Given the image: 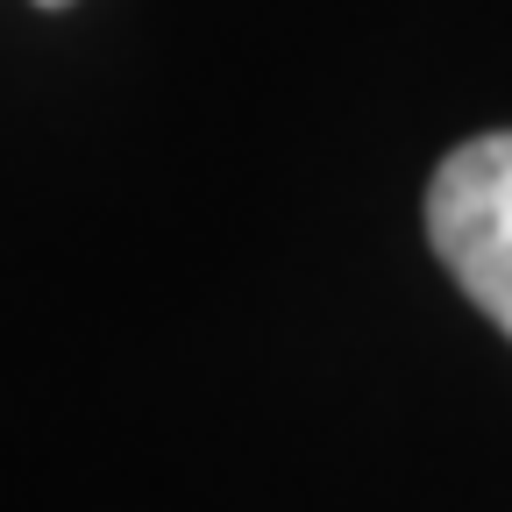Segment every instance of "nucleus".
I'll list each match as a JSON object with an SVG mask.
<instances>
[{
  "instance_id": "f257e3e1",
  "label": "nucleus",
  "mask_w": 512,
  "mask_h": 512,
  "mask_svg": "<svg viewBox=\"0 0 512 512\" xmlns=\"http://www.w3.org/2000/svg\"><path fill=\"white\" fill-rule=\"evenodd\" d=\"M427 242L491 328L512 335V128L448 150L427 185Z\"/></svg>"
},
{
  "instance_id": "f03ea898",
  "label": "nucleus",
  "mask_w": 512,
  "mask_h": 512,
  "mask_svg": "<svg viewBox=\"0 0 512 512\" xmlns=\"http://www.w3.org/2000/svg\"><path fill=\"white\" fill-rule=\"evenodd\" d=\"M36 8H72V0H36Z\"/></svg>"
}]
</instances>
